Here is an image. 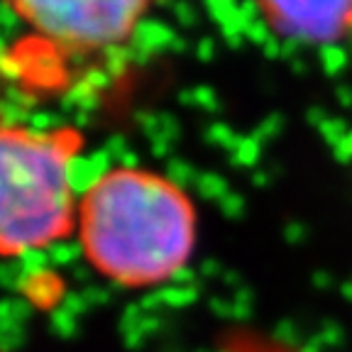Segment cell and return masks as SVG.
Returning <instances> with one entry per match:
<instances>
[{"label":"cell","instance_id":"7a4b0ae2","mask_svg":"<svg viewBox=\"0 0 352 352\" xmlns=\"http://www.w3.org/2000/svg\"><path fill=\"white\" fill-rule=\"evenodd\" d=\"M76 130L0 125V257H20L76 228Z\"/></svg>","mask_w":352,"mask_h":352},{"label":"cell","instance_id":"6da1fadb","mask_svg":"<svg viewBox=\"0 0 352 352\" xmlns=\"http://www.w3.org/2000/svg\"><path fill=\"white\" fill-rule=\"evenodd\" d=\"M78 242L103 279L149 289L174 279L193 257L198 215L191 196L164 174L113 166L83 188Z\"/></svg>","mask_w":352,"mask_h":352},{"label":"cell","instance_id":"277c9868","mask_svg":"<svg viewBox=\"0 0 352 352\" xmlns=\"http://www.w3.org/2000/svg\"><path fill=\"white\" fill-rule=\"evenodd\" d=\"M264 20L281 37L333 44L352 34V0H257Z\"/></svg>","mask_w":352,"mask_h":352},{"label":"cell","instance_id":"3957f363","mask_svg":"<svg viewBox=\"0 0 352 352\" xmlns=\"http://www.w3.org/2000/svg\"><path fill=\"white\" fill-rule=\"evenodd\" d=\"M154 0H8L39 34L66 50H103L138 30Z\"/></svg>","mask_w":352,"mask_h":352}]
</instances>
